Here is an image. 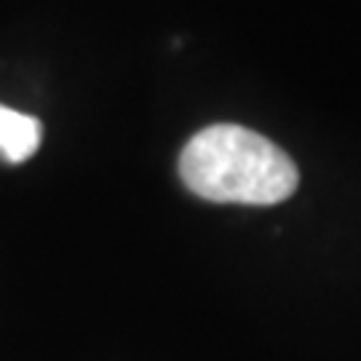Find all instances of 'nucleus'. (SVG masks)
Here are the masks:
<instances>
[{"mask_svg": "<svg viewBox=\"0 0 361 361\" xmlns=\"http://www.w3.org/2000/svg\"><path fill=\"white\" fill-rule=\"evenodd\" d=\"M180 177L198 198L214 204L271 207L297 190L295 161L257 131L214 123L182 147Z\"/></svg>", "mask_w": 361, "mask_h": 361, "instance_id": "obj_1", "label": "nucleus"}, {"mask_svg": "<svg viewBox=\"0 0 361 361\" xmlns=\"http://www.w3.org/2000/svg\"><path fill=\"white\" fill-rule=\"evenodd\" d=\"M43 140V126L35 116H27L0 104V161L3 164H25L38 153Z\"/></svg>", "mask_w": 361, "mask_h": 361, "instance_id": "obj_2", "label": "nucleus"}]
</instances>
